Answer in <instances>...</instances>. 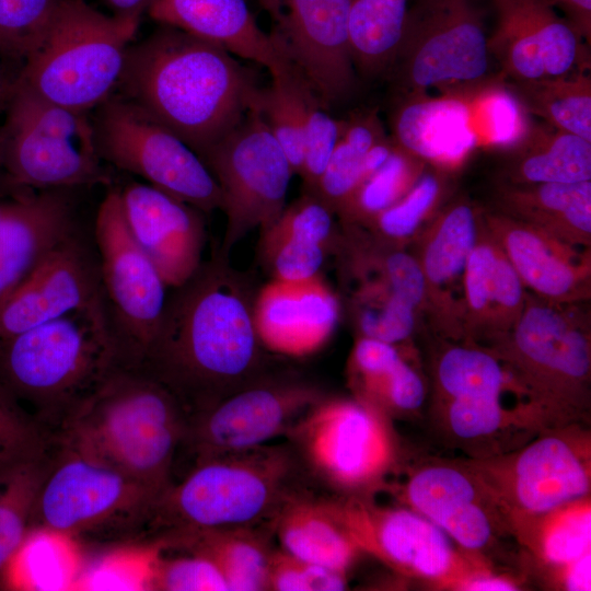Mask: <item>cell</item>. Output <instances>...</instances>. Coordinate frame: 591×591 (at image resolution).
<instances>
[{
    "instance_id": "22",
    "label": "cell",
    "mask_w": 591,
    "mask_h": 591,
    "mask_svg": "<svg viewBox=\"0 0 591 591\" xmlns=\"http://www.w3.org/2000/svg\"><path fill=\"white\" fill-rule=\"evenodd\" d=\"M413 510L426 517L468 551L482 552L494 538L495 507H501L476 473L453 465L416 471L404 488Z\"/></svg>"
},
{
    "instance_id": "28",
    "label": "cell",
    "mask_w": 591,
    "mask_h": 591,
    "mask_svg": "<svg viewBox=\"0 0 591 591\" xmlns=\"http://www.w3.org/2000/svg\"><path fill=\"white\" fill-rule=\"evenodd\" d=\"M512 149L510 175L522 185L591 179V141L546 123L530 124Z\"/></svg>"
},
{
    "instance_id": "33",
    "label": "cell",
    "mask_w": 591,
    "mask_h": 591,
    "mask_svg": "<svg viewBox=\"0 0 591 591\" xmlns=\"http://www.w3.org/2000/svg\"><path fill=\"white\" fill-rule=\"evenodd\" d=\"M384 137L386 135L375 111H363L343 119L338 141L311 193L338 213L363 178L364 155Z\"/></svg>"
},
{
    "instance_id": "9",
    "label": "cell",
    "mask_w": 591,
    "mask_h": 591,
    "mask_svg": "<svg viewBox=\"0 0 591 591\" xmlns=\"http://www.w3.org/2000/svg\"><path fill=\"white\" fill-rule=\"evenodd\" d=\"M91 124L104 162L143 178L204 213L222 207V195L200 157L135 103L113 93Z\"/></svg>"
},
{
    "instance_id": "47",
    "label": "cell",
    "mask_w": 591,
    "mask_h": 591,
    "mask_svg": "<svg viewBox=\"0 0 591 591\" xmlns=\"http://www.w3.org/2000/svg\"><path fill=\"white\" fill-rule=\"evenodd\" d=\"M590 508H570L559 513L546 528L542 552L548 561L567 566L590 552Z\"/></svg>"
},
{
    "instance_id": "55",
    "label": "cell",
    "mask_w": 591,
    "mask_h": 591,
    "mask_svg": "<svg viewBox=\"0 0 591 591\" xmlns=\"http://www.w3.org/2000/svg\"><path fill=\"white\" fill-rule=\"evenodd\" d=\"M522 301V280L508 257L497 252L490 289V308L514 312Z\"/></svg>"
},
{
    "instance_id": "38",
    "label": "cell",
    "mask_w": 591,
    "mask_h": 591,
    "mask_svg": "<svg viewBox=\"0 0 591 591\" xmlns=\"http://www.w3.org/2000/svg\"><path fill=\"white\" fill-rule=\"evenodd\" d=\"M475 213L470 205L460 202L448 209L426 250L425 278L442 286L457 277L475 246Z\"/></svg>"
},
{
    "instance_id": "27",
    "label": "cell",
    "mask_w": 591,
    "mask_h": 591,
    "mask_svg": "<svg viewBox=\"0 0 591 591\" xmlns=\"http://www.w3.org/2000/svg\"><path fill=\"white\" fill-rule=\"evenodd\" d=\"M514 343L520 356L537 371L569 383L587 379L589 341L556 310L546 305L528 308L518 322Z\"/></svg>"
},
{
    "instance_id": "46",
    "label": "cell",
    "mask_w": 591,
    "mask_h": 591,
    "mask_svg": "<svg viewBox=\"0 0 591 591\" xmlns=\"http://www.w3.org/2000/svg\"><path fill=\"white\" fill-rule=\"evenodd\" d=\"M259 252L273 279L304 281L320 275L327 250L313 242L283 239L259 242Z\"/></svg>"
},
{
    "instance_id": "44",
    "label": "cell",
    "mask_w": 591,
    "mask_h": 591,
    "mask_svg": "<svg viewBox=\"0 0 591 591\" xmlns=\"http://www.w3.org/2000/svg\"><path fill=\"white\" fill-rule=\"evenodd\" d=\"M161 551L154 560L148 590L229 591L221 570L209 556L187 549L190 555L164 558Z\"/></svg>"
},
{
    "instance_id": "56",
    "label": "cell",
    "mask_w": 591,
    "mask_h": 591,
    "mask_svg": "<svg viewBox=\"0 0 591 591\" xmlns=\"http://www.w3.org/2000/svg\"><path fill=\"white\" fill-rule=\"evenodd\" d=\"M564 13V18L584 40L591 39V0H543Z\"/></svg>"
},
{
    "instance_id": "42",
    "label": "cell",
    "mask_w": 591,
    "mask_h": 591,
    "mask_svg": "<svg viewBox=\"0 0 591 591\" xmlns=\"http://www.w3.org/2000/svg\"><path fill=\"white\" fill-rule=\"evenodd\" d=\"M58 0H0V50L24 62L42 39Z\"/></svg>"
},
{
    "instance_id": "61",
    "label": "cell",
    "mask_w": 591,
    "mask_h": 591,
    "mask_svg": "<svg viewBox=\"0 0 591 591\" xmlns=\"http://www.w3.org/2000/svg\"><path fill=\"white\" fill-rule=\"evenodd\" d=\"M27 193L16 188L0 166V199L16 198Z\"/></svg>"
},
{
    "instance_id": "39",
    "label": "cell",
    "mask_w": 591,
    "mask_h": 591,
    "mask_svg": "<svg viewBox=\"0 0 591 591\" xmlns=\"http://www.w3.org/2000/svg\"><path fill=\"white\" fill-rule=\"evenodd\" d=\"M438 380L450 398L501 399L506 375L499 362L477 349L452 348L441 358Z\"/></svg>"
},
{
    "instance_id": "10",
    "label": "cell",
    "mask_w": 591,
    "mask_h": 591,
    "mask_svg": "<svg viewBox=\"0 0 591 591\" xmlns=\"http://www.w3.org/2000/svg\"><path fill=\"white\" fill-rule=\"evenodd\" d=\"M200 159L221 190L225 230L217 254L229 258L251 231L266 229L280 216L294 173L255 106Z\"/></svg>"
},
{
    "instance_id": "35",
    "label": "cell",
    "mask_w": 591,
    "mask_h": 591,
    "mask_svg": "<svg viewBox=\"0 0 591 591\" xmlns=\"http://www.w3.org/2000/svg\"><path fill=\"white\" fill-rule=\"evenodd\" d=\"M54 447L45 454L0 474V575L31 532L34 503Z\"/></svg>"
},
{
    "instance_id": "52",
    "label": "cell",
    "mask_w": 591,
    "mask_h": 591,
    "mask_svg": "<svg viewBox=\"0 0 591 591\" xmlns=\"http://www.w3.org/2000/svg\"><path fill=\"white\" fill-rule=\"evenodd\" d=\"M497 251L489 244L473 247L465 265V290L470 306L476 313L490 309V289Z\"/></svg>"
},
{
    "instance_id": "50",
    "label": "cell",
    "mask_w": 591,
    "mask_h": 591,
    "mask_svg": "<svg viewBox=\"0 0 591 591\" xmlns=\"http://www.w3.org/2000/svg\"><path fill=\"white\" fill-rule=\"evenodd\" d=\"M378 305L362 309L358 322L362 337L396 344L406 339L414 328V306L392 293Z\"/></svg>"
},
{
    "instance_id": "25",
    "label": "cell",
    "mask_w": 591,
    "mask_h": 591,
    "mask_svg": "<svg viewBox=\"0 0 591 591\" xmlns=\"http://www.w3.org/2000/svg\"><path fill=\"white\" fill-rule=\"evenodd\" d=\"M403 94L392 118L393 142L401 149L439 164H455L477 139L467 105L457 89Z\"/></svg>"
},
{
    "instance_id": "32",
    "label": "cell",
    "mask_w": 591,
    "mask_h": 591,
    "mask_svg": "<svg viewBox=\"0 0 591 591\" xmlns=\"http://www.w3.org/2000/svg\"><path fill=\"white\" fill-rule=\"evenodd\" d=\"M500 199L514 215L548 229L583 235L591 231V182L506 187Z\"/></svg>"
},
{
    "instance_id": "13",
    "label": "cell",
    "mask_w": 591,
    "mask_h": 591,
    "mask_svg": "<svg viewBox=\"0 0 591 591\" xmlns=\"http://www.w3.org/2000/svg\"><path fill=\"white\" fill-rule=\"evenodd\" d=\"M102 296L126 364H139L155 333L166 288L126 223L118 189L103 198L94 224Z\"/></svg>"
},
{
    "instance_id": "1",
    "label": "cell",
    "mask_w": 591,
    "mask_h": 591,
    "mask_svg": "<svg viewBox=\"0 0 591 591\" xmlns=\"http://www.w3.org/2000/svg\"><path fill=\"white\" fill-rule=\"evenodd\" d=\"M251 279L216 254L173 288L139 367L189 416L266 376Z\"/></svg>"
},
{
    "instance_id": "62",
    "label": "cell",
    "mask_w": 591,
    "mask_h": 591,
    "mask_svg": "<svg viewBox=\"0 0 591 591\" xmlns=\"http://www.w3.org/2000/svg\"><path fill=\"white\" fill-rule=\"evenodd\" d=\"M21 197V196H20ZM19 198V197H16ZM16 198L0 199V217L10 208Z\"/></svg>"
},
{
    "instance_id": "17",
    "label": "cell",
    "mask_w": 591,
    "mask_h": 591,
    "mask_svg": "<svg viewBox=\"0 0 591 591\" xmlns=\"http://www.w3.org/2000/svg\"><path fill=\"white\" fill-rule=\"evenodd\" d=\"M102 301L97 256L74 230L0 305V343Z\"/></svg>"
},
{
    "instance_id": "16",
    "label": "cell",
    "mask_w": 591,
    "mask_h": 591,
    "mask_svg": "<svg viewBox=\"0 0 591 591\" xmlns=\"http://www.w3.org/2000/svg\"><path fill=\"white\" fill-rule=\"evenodd\" d=\"M496 28L491 58L507 81H528L590 68L584 39L543 0H491Z\"/></svg>"
},
{
    "instance_id": "18",
    "label": "cell",
    "mask_w": 591,
    "mask_h": 591,
    "mask_svg": "<svg viewBox=\"0 0 591 591\" xmlns=\"http://www.w3.org/2000/svg\"><path fill=\"white\" fill-rule=\"evenodd\" d=\"M564 433L541 437L511 455L499 472L482 475L503 508L540 515L566 507L590 490L589 456Z\"/></svg>"
},
{
    "instance_id": "59",
    "label": "cell",
    "mask_w": 591,
    "mask_h": 591,
    "mask_svg": "<svg viewBox=\"0 0 591 591\" xmlns=\"http://www.w3.org/2000/svg\"><path fill=\"white\" fill-rule=\"evenodd\" d=\"M463 589L473 591H512L517 587L502 578L498 577H479L467 581L463 584Z\"/></svg>"
},
{
    "instance_id": "12",
    "label": "cell",
    "mask_w": 591,
    "mask_h": 591,
    "mask_svg": "<svg viewBox=\"0 0 591 591\" xmlns=\"http://www.w3.org/2000/svg\"><path fill=\"white\" fill-rule=\"evenodd\" d=\"M287 438L300 467L337 493L374 486L392 460L386 426L367 402L325 395Z\"/></svg>"
},
{
    "instance_id": "58",
    "label": "cell",
    "mask_w": 591,
    "mask_h": 591,
    "mask_svg": "<svg viewBox=\"0 0 591 591\" xmlns=\"http://www.w3.org/2000/svg\"><path fill=\"white\" fill-rule=\"evenodd\" d=\"M106 5L112 10V14L120 16L141 18L144 12H148L152 0H104Z\"/></svg>"
},
{
    "instance_id": "2",
    "label": "cell",
    "mask_w": 591,
    "mask_h": 591,
    "mask_svg": "<svg viewBox=\"0 0 591 591\" xmlns=\"http://www.w3.org/2000/svg\"><path fill=\"white\" fill-rule=\"evenodd\" d=\"M224 48L162 25L127 50L118 94L200 158L254 106L253 72Z\"/></svg>"
},
{
    "instance_id": "15",
    "label": "cell",
    "mask_w": 591,
    "mask_h": 591,
    "mask_svg": "<svg viewBox=\"0 0 591 591\" xmlns=\"http://www.w3.org/2000/svg\"><path fill=\"white\" fill-rule=\"evenodd\" d=\"M270 20L281 55L323 104L344 101L356 86L349 16L352 0H257Z\"/></svg>"
},
{
    "instance_id": "48",
    "label": "cell",
    "mask_w": 591,
    "mask_h": 591,
    "mask_svg": "<svg viewBox=\"0 0 591 591\" xmlns=\"http://www.w3.org/2000/svg\"><path fill=\"white\" fill-rule=\"evenodd\" d=\"M440 193V178L434 174H425L399 200L379 213L373 220L376 221L381 232L389 237L408 236L433 207Z\"/></svg>"
},
{
    "instance_id": "23",
    "label": "cell",
    "mask_w": 591,
    "mask_h": 591,
    "mask_svg": "<svg viewBox=\"0 0 591 591\" xmlns=\"http://www.w3.org/2000/svg\"><path fill=\"white\" fill-rule=\"evenodd\" d=\"M68 190L30 192L0 217V305L76 230Z\"/></svg>"
},
{
    "instance_id": "20",
    "label": "cell",
    "mask_w": 591,
    "mask_h": 591,
    "mask_svg": "<svg viewBox=\"0 0 591 591\" xmlns=\"http://www.w3.org/2000/svg\"><path fill=\"white\" fill-rule=\"evenodd\" d=\"M343 525L360 549L391 566L426 578H444L455 566L445 533L408 509H382L358 499H331Z\"/></svg>"
},
{
    "instance_id": "49",
    "label": "cell",
    "mask_w": 591,
    "mask_h": 591,
    "mask_svg": "<svg viewBox=\"0 0 591 591\" xmlns=\"http://www.w3.org/2000/svg\"><path fill=\"white\" fill-rule=\"evenodd\" d=\"M450 432L460 440L493 437L508 424L501 399L451 398L445 415Z\"/></svg>"
},
{
    "instance_id": "57",
    "label": "cell",
    "mask_w": 591,
    "mask_h": 591,
    "mask_svg": "<svg viewBox=\"0 0 591 591\" xmlns=\"http://www.w3.org/2000/svg\"><path fill=\"white\" fill-rule=\"evenodd\" d=\"M591 553L588 552L567 565L565 584L570 591H589L591 588Z\"/></svg>"
},
{
    "instance_id": "5",
    "label": "cell",
    "mask_w": 591,
    "mask_h": 591,
    "mask_svg": "<svg viewBox=\"0 0 591 591\" xmlns=\"http://www.w3.org/2000/svg\"><path fill=\"white\" fill-rule=\"evenodd\" d=\"M300 465L290 445H260L195 461L159 498L150 526L173 537L271 524L296 493ZM273 531V530H271Z\"/></svg>"
},
{
    "instance_id": "60",
    "label": "cell",
    "mask_w": 591,
    "mask_h": 591,
    "mask_svg": "<svg viewBox=\"0 0 591 591\" xmlns=\"http://www.w3.org/2000/svg\"><path fill=\"white\" fill-rule=\"evenodd\" d=\"M8 60L0 50V114L4 113L15 78L8 76L3 62Z\"/></svg>"
},
{
    "instance_id": "8",
    "label": "cell",
    "mask_w": 591,
    "mask_h": 591,
    "mask_svg": "<svg viewBox=\"0 0 591 591\" xmlns=\"http://www.w3.org/2000/svg\"><path fill=\"white\" fill-rule=\"evenodd\" d=\"M158 500L123 471L56 439L31 531L67 538L130 533L150 524Z\"/></svg>"
},
{
    "instance_id": "6",
    "label": "cell",
    "mask_w": 591,
    "mask_h": 591,
    "mask_svg": "<svg viewBox=\"0 0 591 591\" xmlns=\"http://www.w3.org/2000/svg\"><path fill=\"white\" fill-rule=\"evenodd\" d=\"M140 18L107 15L83 0H58L16 81L39 96L88 113L117 89Z\"/></svg>"
},
{
    "instance_id": "51",
    "label": "cell",
    "mask_w": 591,
    "mask_h": 591,
    "mask_svg": "<svg viewBox=\"0 0 591 591\" xmlns=\"http://www.w3.org/2000/svg\"><path fill=\"white\" fill-rule=\"evenodd\" d=\"M364 389L369 396L405 412L416 410L425 398L421 379L403 359Z\"/></svg>"
},
{
    "instance_id": "34",
    "label": "cell",
    "mask_w": 591,
    "mask_h": 591,
    "mask_svg": "<svg viewBox=\"0 0 591 591\" xmlns=\"http://www.w3.org/2000/svg\"><path fill=\"white\" fill-rule=\"evenodd\" d=\"M499 222L506 232V256L521 280L548 298L564 299L572 296L579 285L576 268L555 252L534 228L509 221Z\"/></svg>"
},
{
    "instance_id": "7",
    "label": "cell",
    "mask_w": 591,
    "mask_h": 591,
    "mask_svg": "<svg viewBox=\"0 0 591 591\" xmlns=\"http://www.w3.org/2000/svg\"><path fill=\"white\" fill-rule=\"evenodd\" d=\"M0 126V166L19 189L108 184L88 113L53 103L14 80Z\"/></svg>"
},
{
    "instance_id": "53",
    "label": "cell",
    "mask_w": 591,
    "mask_h": 591,
    "mask_svg": "<svg viewBox=\"0 0 591 591\" xmlns=\"http://www.w3.org/2000/svg\"><path fill=\"white\" fill-rule=\"evenodd\" d=\"M383 271L392 293L416 306L425 291V274L410 255L395 252L384 259Z\"/></svg>"
},
{
    "instance_id": "43",
    "label": "cell",
    "mask_w": 591,
    "mask_h": 591,
    "mask_svg": "<svg viewBox=\"0 0 591 591\" xmlns=\"http://www.w3.org/2000/svg\"><path fill=\"white\" fill-rule=\"evenodd\" d=\"M334 213L316 195L304 192L262 230L260 242L296 239L320 244L328 252L335 240Z\"/></svg>"
},
{
    "instance_id": "41",
    "label": "cell",
    "mask_w": 591,
    "mask_h": 591,
    "mask_svg": "<svg viewBox=\"0 0 591 591\" xmlns=\"http://www.w3.org/2000/svg\"><path fill=\"white\" fill-rule=\"evenodd\" d=\"M299 96L302 108L304 157L300 176L304 190L313 192L338 141L341 120L327 113L311 84L299 78Z\"/></svg>"
},
{
    "instance_id": "24",
    "label": "cell",
    "mask_w": 591,
    "mask_h": 591,
    "mask_svg": "<svg viewBox=\"0 0 591 591\" xmlns=\"http://www.w3.org/2000/svg\"><path fill=\"white\" fill-rule=\"evenodd\" d=\"M148 13L162 25L184 31L265 67L270 76L289 63L269 34L258 26L246 0H155Z\"/></svg>"
},
{
    "instance_id": "14",
    "label": "cell",
    "mask_w": 591,
    "mask_h": 591,
    "mask_svg": "<svg viewBox=\"0 0 591 591\" xmlns=\"http://www.w3.org/2000/svg\"><path fill=\"white\" fill-rule=\"evenodd\" d=\"M324 396L305 380L266 375L190 415L182 447L197 461L264 445L287 437Z\"/></svg>"
},
{
    "instance_id": "4",
    "label": "cell",
    "mask_w": 591,
    "mask_h": 591,
    "mask_svg": "<svg viewBox=\"0 0 591 591\" xmlns=\"http://www.w3.org/2000/svg\"><path fill=\"white\" fill-rule=\"evenodd\" d=\"M120 363L104 301L0 343V383L55 436Z\"/></svg>"
},
{
    "instance_id": "29",
    "label": "cell",
    "mask_w": 591,
    "mask_h": 591,
    "mask_svg": "<svg viewBox=\"0 0 591 591\" xmlns=\"http://www.w3.org/2000/svg\"><path fill=\"white\" fill-rule=\"evenodd\" d=\"M265 530H213L165 538L166 545L183 546L209 556L221 570L229 591L266 590L269 558Z\"/></svg>"
},
{
    "instance_id": "31",
    "label": "cell",
    "mask_w": 591,
    "mask_h": 591,
    "mask_svg": "<svg viewBox=\"0 0 591 591\" xmlns=\"http://www.w3.org/2000/svg\"><path fill=\"white\" fill-rule=\"evenodd\" d=\"M410 0H352L349 16L350 50L355 68L378 74L397 54Z\"/></svg>"
},
{
    "instance_id": "36",
    "label": "cell",
    "mask_w": 591,
    "mask_h": 591,
    "mask_svg": "<svg viewBox=\"0 0 591 591\" xmlns=\"http://www.w3.org/2000/svg\"><path fill=\"white\" fill-rule=\"evenodd\" d=\"M299 71L290 63L271 76V84L260 88L254 106L286 153L294 174L301 173L304 157Z\"/></svg>"
},
{
    "instance_id": "3",
    "label": "cell",
    "mask_w": 591,
    "mask_h": 591,
    "mask_svg": "<svg viewBox=\"0 0 591 591\" xmlns=\"http://www.w3.org/2000/svg\"><path fill=\"white\" fill-rule=\"evenodd\" d=\"M189 413L139 366L118 364L60 425L56 438L117 467L159 498L172 485Z\"/></svg>"
},
{
    "instance_id": "11",
    "label": "cell",
    "mask_w": 591,
    "mask_h": 591,
    "mask_svg": "<svg viewBox=\"0 0 591 591\" xmlns=\"http://www.w3.org/2000/svg\"><path fill=\"white\" fill-rule=\"evenodd\" d=\"M488 37L471 0H416L392 66L403 94L472 85L490 78Z\"/></svg>"
},
{
    "instance_id": "37",
    "label": "cell",
    "mask_w": 591,
    "mask_h": 591,
    "mask_svg": "<svg viewBox=\"0 0 591 591\" xmlns=\"http://www.w3.org/2000/svg\"><path fill=\"white\" fill-rule=\"evenodd\" d=\"M420 162L395 144L385 163L359 183L338 213L346 220L374 219L412 188Z\"/></svg>"
},
{
    "instance_id": "40",
    "label": "cell",
    "mask_w": 591,
    "mask_h": 591,
    "mask_svg": "<svg viewBox=\"0 0 591 591\" xmlns=\"http://www.w3.org/2000/svg\"><path fill=\"white\" fill-rule=\"evenodd\" d=\"M56 436L0 383V474L48 452Z\"/></svg>"
},
{
    "instance_id": "21",
    "label": "cell",
    "mask_w": 591,
    "mask_h": 591,
    "mask_svg": "<svg viewBox=\"0 0 591 591\" xmlns=\"http://www.w3.org/2000/svg\"><path fill=\"white\" fill-rule=\"evenodd\" d=\"M340 314L336 294L318 275L304 281L271 279L255 296L254 323L264 349L305 357L324 347Z\"/></svg>"
},
{
    "instance_id": "30",
    "label": "cell",
    "mask_w": 591,
    "mask_h": 591,
    "mask_svg": "<svg viewBox=\"0 0 591 591\" xmlns=\"http://www.w3.org/2000/svg\"><path fill=\"white\" fill-rule=\"evenodd\" d=\"M589 69L528 81H507L522 108L544 123L591 141Z\"/></svg>"
},
{
    "instance_id": "26",
    "label": "cell",
    "mask_w": 591,
    "mask_h": 591,
    "mask_svg": "<svg viewBox=\"0 0 591 591\" xmlns=\"http://www.w3.org/2000/svg\"><path fill=\"white\" fill-rule=\"evenodd\" d=\"M271 530L283 552L345 573L360 549L331 499L315 498L301 490L283 503Z\"/></svg>"
},
{
    "instance_id": "19",
    "label": "cell",
    "mask_w": 591,
    "mask_h": 591,
    "mask_svg": "<svg viewBox=\"0 0 591 591\" xmlns=\"http://www.w3.org/2000/svg\"><path fill=\"white\" fill-rule=\"evenodd\" d=\"M119 190L128 229L167 288L186 282L202 264L204 212L147 183Z\"/></svg>"
},
{
    "instance_id": "45",
    "label": "cell",
    "mask_w": 591,
    "mask_h": 591,
    "mask_svg": "<svg viewBox=\"0 0 591 591\" xmlns=\"http://www.w3.org/2000/svg\"><path fill=\"white\" fill-rule=\"evenodd\" d=\"M346 584L345 572L301 560L281 548L270 554L266 590L338 591Z\"/></svg>"
},
{
    "instance_id": "54",
    "label": "cell",
    "mask_w": 591,
    "mask_h": 591,
    "mask_svg": "<svg viewBox=\"0 0 591 591\" xmlns=\"http://www.w3.org/2000/svg\"><path fill=\"white\" fill-rule=\"evenodd\" d=\"M401 360V355L392 344L361 337L354 348L350 366L366 386L387 373Z\"/></svg>"
}]
</instances>
